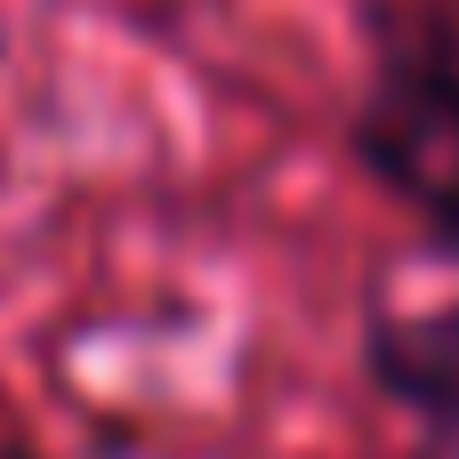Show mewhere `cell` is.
Listing matches in <instances>:
<instances>
[{"label": "cell", "instance_id": "1", "mask_svg": "<svg viewBox=\"0 0 459 459\" xmlns=\"http://www.w3.org/2000/svg\"><path fill=\"white\" fill-rule=\"evenodd\" d=\"M363 161L436 218V234L459 242V48L436 16H411L395 32V56L355 121Z\"/></svg>", "mask_w": 459, "mask_h": 459}, {"label": "cell", "instance_id": "2", "mask_svg": "<svg viewBox=\"0 0 459 459\" xmlns=\"http://www.w3.org/2000/svg\"><path fill=\"white\" fill-rule=\"evenodd\" d=\"M371 363L395 403H420L436 420L428 459H459V307L444 315H387L371 331Z\"/></svg>", "mask_w": 459, "mask_h": 459}]
</instances>
